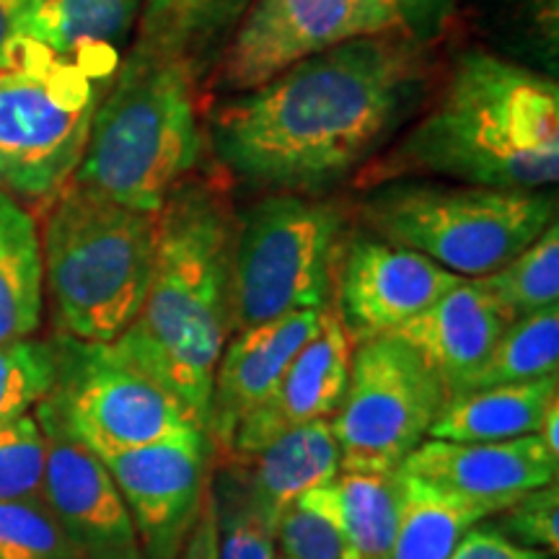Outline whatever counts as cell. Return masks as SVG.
<instances>
[{"label":"cell","mask_w":559,"mask_h":559,"mask_svg":"<svg viewBox=\"0 0 559 559\" xmlns=\"http://www.w3.org/2000/svg\"><path fill=\"white\" fill-rule=\"evenodd\" d=\"M559 366V309L549 306L531 317L515 319L502 332L498 345L487 355L461 391L521 383L557 376ZM459 391V394H461Z\"/></svg>","instance_id":"26"},{"label":"cell","mask_w":559,"mask_h":559,"mask_svg":"<svg viewBox=\"0 0 559 559\" xmlns=\"http://www.w3.org/2000/svg\"><path fill=\"white\" fill-rule=\"evenodd\" d=\"M111 81V70L26 47L24 60L0 73V190L52 200L79 169Z\"/></svg>","instance_id":"8"},{"label":"cell","mask_w":559,"mask_h":559,"mask_svg":"<svg viewBox=\"0 0 559 559\" xmlns=\"http://www.w3.org/2000/svg\"><path fill=\"white\" fill-rule=\"evenodd\" d=\"M559 459L536 436L498 443H451L423 440L400 469L443 492L466 500L492 502L500 510L526 492L557 481Z\"/></svg>","instance_id":"17"},{"label":"cell","mask_w":559,"mask_h":559,"mask_svg":"<svg viewBox=\"0 0 559 559\" xmlns=\"http://www.w3.org/2000/svg\"><path fill=\"white\" fill-rule=\"evenodd\" d=\"M353 347L337 311L326 309L319 332L293 358L272 394L241 419L226 459L249 456L300 425L332 419L345 396Z\"/></svg>","instance_id":"15"},{"label":"cell","mask_w":559,"mask_h":559,"mask_svg":"<svg viewBox=\"0 0 559 559\" xmlns=\"http://www.w3.org/2000/svg\"><path fill=\"white\" fill-rule=\"evenodd\" d=\"M326 309L293 311L234 332L223 347L210 391L207 436L215 456L226 459L236 428L272 394L293 358L319 332Z\"/></svg>","instance_id":"16"},{"label":"cell","mask_w":559,"mask_h":559,"mask_svg":"<svg viewBox=\"0 0 559 559\" xmlns=\"http://www.w3.org/2000/svg\"><path fill=\"white\" fill-rule=\"evenodd\" d=\"M213 440L202 428H187L138 449L102 456L145 559H177L210 489Z\"/></svg>","instance_id":"12"},{"label":"cell","mask_w":559,"mask_h":559,"mask_svg":"<svg viewBox=\"0 0 559 559\" xmlns=\"http://www.w3.org/2000/svg\"><path fill=\"white\" fill-rule=\"evenodd\" d=\"M547 190H500L389 179L360 202V218L379 239L417 251L461 277H485L521 254L555 223Z\"/></svg>","instance_id":"6"},{"label":"cell","mask_w":559,"mask_h":559,"mask_svg":"<svg viewBox=\"0 0 559 559\" xmlns=\"http://www.w3.org/2000/svg\"><path fill=\"white\" fill-rule=\"evenodd\" d=\"M79 559H145L138 544L120 549H96V551H81Z\"/></svg>","instance_id":"40"},{"label":"cell","mask_w":559,"mask_h":559,"mask_svg":"<svg viewBox=\"0 0 559 559\" xmlns=\"http://www.w3.org/2000/svg\"><path fill=\"white\" fill-rule=\"evenodd\" d=\"M181 559H218V508H215L213 481L202 502L198 521L190 534H187L185 547H181Z\"/></svg>","instance_id":"38"},{"label":"cell","mask_w":559,"mask_h":559,"mask_svg":"<svg viewBox=\"0 0 559 559\" xmlns=\"http://www.w3.org/2000/svg\"><path fill=\"white\" fill-rule=\"evenodd\" d=\"M383 32H400L391 0H251L205 83L218 96L241 94L298 60Z\"/></svg>","instance_id":"11"},{"label":"cell","mask_w":559,"mask_h":559,"mask_svg":"<svg viewBox=\"0 0 559 559\" xmlns=\"http://www.w3.org/2000/svg\"><path fill=\"white\" fill-rule=\"evenodd\" d=\"M430 91V47L402 32L370 34L298 60L262 86L218 96L205 135L236 179L321 198L362 174Z\"/></svg>","instance_id":"1"},{"label":"cell","mask_w":559,"mask_h":559,"mask_svg":"<svg viewBox=\"0 0 559 559\" xmlns=\"http://www.w3.org/2000/svg\"><path fill=\"white\" fill-rule=\"evenodd\" d=\"M368 181L445 177L500 190H547L559 179V83L472 47L456 55L428 109Z\"/></svg>","instance_id":"2"},{"label":"cell","mask_w":559,"mask_h":559,"mask_svg":"<svg viewBox=\"0 0 559 559\" xmlns=\"http://www.w3.org/2000/svg\"><path fill=\"white\" fill-rule=\"evenodd\" d=\"M513 321L485 280L464 277L394 334L428 360L445 394L453 396L469 383Z\"/></svg>","instance_id":"18"},{"label":"cell","mask_w":559,"mask_h":559,"mask_svg":"<svg viewBox=\"0 0 559 559\" xmlns=\"http://www.w3.org/2000/svg\"><path fill=\"white\" fill-rule=\"evenodd\" d=\"M449 400L428 360L396 334L355 342L349 379L332 417L342 469H396L428 438Z\"/></svg>","instance_id":"10"},{"label":"cell","mask_w":559,"mask_h":559,"mask_svg":"<svg viewBox=\"0 0 559 559\" xmlns=\"http://www.w3.org/2000/svg\"><path fill=\"white\" fill-rule=\"evenodd\" d=\"M451 559H551L539 549L521 547L519 542L508 539L498 526H477L466 531L464 539L453 549Z\"/></svg>","instance_id":"36"},{"label":"cell","mask_w":559,"mask_h":559,"mask_svg":"<svg viewBox=\"0 0 559 559\" xmlns=\"http://www.w3.org/2000/svg\"><path fill=\"white\" fill-rule=\"evenodd\" d=\"M342 202L296 192H270L239 215L230 283V334L293 311L330 309Z\"/></svg>","instance_id":"7"},{"label":"cell","mask_w":559,"mask_h":559,"mask_svg":"<svg viewBox=\"0 0 559 559\" xmlns=\"http://www.w3.org/2000/svg\"><path fill=\"white\" fill-rule=\"evenodd\" d=\"M45 432L41 500L81 551L120 549L138 544L128 508L104 461L79 443L45 402L34 407Z\"/></svg>","instance_id":"14"},{"label":"cell","mask_w":559,"mask_h":559,"mask_svg":"<svg viewBox=\"0 0 559 559\" xmlns=\"http://www.w3.org/2000/svg\"><path fill=\"white\" fill-rule=\"evenodd\" d=\"M81 549L41 498L0 500V559H79Z\"/></svg>","instance_id":"29"},{"label":"cell","mask_w":559,"mask_h":559,"mask_svg":"<svg viewBox=\"0 0 559 559\" xmlns=\"http://www.w3.org/2000/svg\"><path fill=\"white\" fill-rule=\"evenodd\" d=\"M198 88L185 62L135 41L94 111L70 181L156 215L200 160Z\"/></svg>","instance_id":"4"},{"label":"cell","mask_w":559,"mask_h":559,"mask_svg":"<svg viewBox=\"0 0 559 559\" xmlns=\"http://www.w3.org/2000/svg\"><path fill=\"white\" fill-rule=\"evenodd\" d=\"M536 438L547 445V451L551 453V456L559 459V402H555L549 407L539 432H536Z\"/></svg>","instance_id":"39"},{"label":"cell","mask_w":559,"mask_h":559,"mask_svg":"<svg viewBox=\"0 0 559 559\" xmlns=\"http://www.w3.org/2000/svg\"><path fill=\"white\" fill-rule=\"evenodd\" d=\"M143 13V0H32L26 47L117 73L120 45Z\"/></svg>","instance_id":"20"},{"label":"cell","mask_w":559,"mask_h":559,"mask_svg":"<svg viewBox=\"0 0 559 559\" xmlns=\"http://www.w3.org/2000/svg\"><path fill=\"white\" fill-rule=\"evenodd\" d=\"M404 474L396 469H340L330 485L300 495L326 515L355 559H386L400 523Z\"/></svg>","instance_id":"21"},{"label":"cell","mask_w":559,"mask_h":559,"mask_svg":"<svg viewBox=\"0 0 559 559\" xmlns=\"http://www.w3.org/2000/svg\"><path fill=\"white\" fill-rule=\"evenodd\" d=\"M45 432L37 417L24 415L0 425V500L41 498Z\"/></svg>","instance_id":"31"},{"label":"cell","mask_w":559,"mask_h":559,"mask_svg":"<svg viewBox=\"0 0 559 559\" xmlns=\"http://www.w3.org/2000/svg\"><path fill=\"white\" fill-rule=\"evenodd\" d=\"M275 547L283 559H355L337 526L300 500L277 515Z\"/></svg>","instance_id":"33"},{"label":"cell","mask_w":559,"mask_h":559,"mask_svg":"<svg viewBox=\"0 0 559 559\" xmlns=\"http://www.w3.org/2000/svg\"><path fill=\"white\" fill-rule=\"evenodd\" d=\"M391 9L404 37L432 47L449 29L456 0H391Z\"/></svg>","instance_id":"35"},{"label":"cell","mask_w":559,"mask_h":559,"mask_svg":"<svg viewBox=\"0 0 559 559\" xmlns=\"http://www.w3.org/2000/svg\"><path fill=\"white\" fill-rule=\"evenodd\" d=\"M236 228L239 213L226 187L194 171L181 179L156 213L148 296L115 340L205 432L215 366L230 337Z\"/></svg>","instance_id":"3"},{"label":"cell","mask_w":559,"mask_h":559,"mask_svg":"<svg viewBox=\"0 0 559 559\" xmlns=\"http://www.w3.org/2000/svg\"><path fill=\"white\" fill-rule=\"evenodd\" d=\"M513 319L557 306L559 300V228L551 223L515 254L506 267L481 277Z\"/></svg>","instance_id":"27"},{"label":"cell","mask_w":559,"mask_h":559,"mask_svg":"<svg viewBox=\"0 0 559 559\" xmlns=\"http://www.w3.org/2000/svg\"><path fill=\"white\" fill-rule=\"evenodd\" d=\"M45 309V264L37 221L0 190V345L32 337Z\"/></svg>","instance_id":"24"},{"label":"cell","mask_w":559,"mask_h":559,"mask_svg":"<svg viewBox=\"0 0 559 559\" xmlns=\"http://www.w3.org/2000/svg\"><path fill=\"white\" fill-rule=\"evenodd\" d=\"M55 347L45 340H13L0 345V425L32 415L52 391Z\"/></svg>","instance_id":"28"},{"label":"cell","mask_w":559,"mask_h":559,"mask_svg":"<svg viewBox=\"0 0 559 559\" xmlns=\"http://www.w3.org/2000/svg\"><path fill=\"white\" fill-rule=\"evenodd\" d=\"M498 513L492 502L459 498L404 474L400 523L386 559H451L466 531Z\"/></svg>","instance_id":"25"},{"label":"cell","mask_w":559,"mask_h":559,"mask_svg":"<svg viewBox=\"0 0 559 559\" xmlns=\"http://www.w3.org/2000/svg\"><path fill=\"white\" fill-rule=\"evenodd\" d=\"M251 0H143L138 41L171 55L205 83Z\"/></svg>","instance_id":"23"},{"label":"cell","mask_w":559,"mask_h":559,"mask_svg":"<svg viewBox=\"0 0 559 559\" xmlns=\"http://www.w3.org/2000/svg\"><path fill=\"white\" fill-rule=\"evenodd\" d=\"M55 383L45 396L55 419L96 456H109L200 428L190 409L117 342L55 334Z\"/></svg>","instance_id":"9"},{"label":"cell","mask_w":559,"mask_h":559,"mask_svg":"<svg viewBox=\"0 0 559 559\" xmlns=\"http://www.w3.org/2000/svg\"><path fill=\"white\" fill-rule=\"evenodd\" d=\"M555 402H559L557 376L461 391L443 402L428 436L451 443H498L536 436Z\"/></svg>","instance_id":"22"},{"label":"cell","mask_w":559,"mask_h":559,"mask_svg":"<svg viewBox=\"0 0 559 559\" xmlns=\"http://www.w3.org/2000/svg\"><path fill=\"white\" fill-rule=\"evenodd\" d=\"M500 21L510 41H519L526 66L555 75L559 66V0H510Z\"/></svg>","instance_id":"32"},{"label":"cell","mask_w":559,"mask_h":559,"mask_svg":"<svg viewBox=\"0 0 559 559\" xmlns=\"http://www.w3.org/2000/svg\"><path fill=\"white\" fill-rule=\"evenodd\" d=\"M218 508V559H277L275 526L264 519L226 474L213 481Z\"/></svg>","instance_id":"30"},{"label":"cell","mask_w":559,"mask_h":559,"mask_svg":"<svg viewBox=\"0 0 559 559\" xmlns=\"http://www.w3.org/2000/svg\"><path fill=\"white\" fill-rule=\"evenodd\" d=\"M226 477L275 526L277 515L313 487L330 485L342 469L332 419L300 425L249 453L226 459Z\"/></svg>","instance_id":"19"},{"label":"cell","mask_w":559,"mask_h":559,"mask_svg":"<svg viewBox=\"0 0 559 559\" xmlns=\"http://www.w3.org/2000/svg\"><path fill=\"white\" fill-rule=\"evenodd\" d=\"M29 3L32 0H0V73L24 60Z\"/></svg>","instance_id":"37"},{"label":"cell","mask_w":559,"mask_h":559,"mask_svg":"<svg viewBox=\"0 0 559 559\" xmlns=\"http://www.w3.org/2000/svg\"><path fill=\"white\" fill-rule=\"evenodd\" d=\"M45 290L55 330L115 342L143 309L156 257V215L68 181L41 228Z\"/></svg>","instance_id":"5"},{"label":"cell","mask_w":559,"mask_h":559,"mask_svg":"<svg viewBox=\"0 0 559 559\" xmlns=\"http://www.w3.org/2000/svg\"><path fill=\"white\" fill-rule=\"evenodd\" d=\"M498 528L508 539L521 547L539 549L544 555L557 557L559 551V492L557 481L534 489L502 510Z\"/></svg>","instance_id":"34"},{"label":"cell","mask_w":559,"mask_h":559,"mask_svg":"<svg viewBox=\"0 0 559 559\" xmlns=\"http://www.w3.org/2000/svg\"><path fill=\"white\" fill-rule=\"evenodd\" d=\"M337 267V317L353 342L394 334L464 280L373 234L355 236Z\"/></svg>","instance_id":"13"}]
</instances>
